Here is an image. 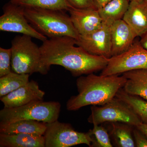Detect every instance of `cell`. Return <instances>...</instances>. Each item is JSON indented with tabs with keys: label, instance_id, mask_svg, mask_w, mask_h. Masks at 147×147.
Instances as JSON below:
<instances>
[{
	"label": "cell",
	"instance_id": "obj_1",
	"mask_svg": "<svg viewBox=\"0 0 147 147\" xmlns=\"http://www.w3.org/2000/svg\"><path fill=\"white\" fill-rule=\"evenodd\" d=\"M75 45L76 39L69 36L45 40L40 47L42 61L50 67L61 66L74 76L102 70L108 65L110 58L92 55Z\"/></svg>",
	"mask_w": 147,
	"mask_h": 147
},
{
	"label": "cell",
	"instance_id": "obj_2",
	"mask_svg": "<svg viewBox=\"0 0 147 147\" xmlns=\"http://www.w3.org/2000/svg\"><path fill=\"white\" fill-rule=\"evenodd\" d=\"M119 75L98 76L91 73L79 76L76 81L78 94L67 100V110L76 111L88 105H102L109 102L126 83V78Z\"/></svg>",
	"mask_w": 147,
	"mask_h": 147
},
{
	"label": "cell",
	"instance_id": "obj_3",
	"mask_svg": "<svg viewBox=\"0 0 147 147\" xmlns=\"http://www.w3.org/2000/svg\"><path fill=\"white\" fill-rule=\"evenodd\" d=\"M66 11L24 7V14L27 20L40 33L49 38L67 36L77 39L79 34Z\"/></svg>",
	"mask_w": 147,
	"mask_h": 147
},
{
	"label": "cell",
	"instance_id": "obj_4",
	"mask_svg": "<svg viewBox=\"0 0 147 147\" xmlns=\"http://www.w3.org/2000/svg\"><path fill=\"white\" fill-rule=\"evenodd\" d=\"M32 38L23 34L16 36L11 40L12 71L21 74L45 75L50 67L42 61L40 48L33 42Z\"/></svg>",
	"mask_w": 147,
	"mask_h": 147
},
{
	"label": "cell",
	"instance_id": "obj_5",
	"mask_svg": "<svg viewBox=\"0 0 147 147\" xmlns=\"http://www.w3.org/2000/svg\"><path fill=\"white\" fill-rule=\"evenodd\" d=\"M61 109V103L57 101H35L15 108H4L0 111V121L31 120L50 123L58 120Z\"/></svg>",
	"mask_w": 147,
	"mask_h": 147
},
{
	"label": "cell",
	"instance_id": "obj_6",
	"mask_svg": "<svg viewBox=\"0 0 147 147\" xmlns=\"http://www.w3.org/2000/svg\"><path fill=\"white\" fill-rule=\"evenodd\" d=\"M88 121L93 125L105 122L122 123L136 127L142 121L131 107L116 97L104 105L91 108Z\"/></svg>",
	"mask_w": 147,
	"mask_h": 147
},
{
	"label": "cell",
	"instance_id": "obj_7",
	"mask_svg": "<svg viewBox=\"0 0 147 147\" xmlns=\"http://www.w3.org/2000/svg\"><path fill=\"white\" fill-rule=\"evenodd\" d=\"M46 125L43 135L45 147H69L82 144L91 147L94 142L90 131H76L70 124L57 120Z\"/></svg>",
	"mask_w": 147,
	"mask_h": 147
},
{
	"label": "cell",
	"instance_id": "obj_8",
	"mask_svg": "<svg viewBox=\"0 0 147 147\" xmlns=\"http://www.w3.org/2000/svg\"><path fill=\"white\" fill-rule=\"evenodd\" d=\"M139 69H147V50L135 40L126 52L110 57L100 75L119 74Z\"/></svg>",
	"mask_w": 147,
	"mask_h": 147
},
{
	"label": "cell",
	"instance_id": "obj_9",
	"mask_svg": "<svg viewBox=\"0 0 147 147\" xmlns=\"http://www.w3.org/2000/svg\"><path fill=\"white\" fill-rule=\"evenodd\" d=\"M3 13L0 17L1 31L18 33L26 35L43 41L47 37L37 31L27 20L24 14V7L10 1L3 7Z\"/></svg>",
	"mask_w": 147,
	"mask_h": 147
},
{
	"label": "cell",
	"instance_id": "obj_10",
	"mask_svg": "<svg viewBox=\"0 0 147 147\" xmlns=\"http://www.w3.org/2000/svg\"><path fill=\"white\" fill-rule=\"evenodd\" d=\"M76 45L92 55L111 57L110 25L102 22L100 28L90 34L79 35Z\"/></svg>",
	"mask_w": 147,
	"mask_h": 147
},
{
	"label": "cell",
	"instance_id": "obj_11",
	"mask_svg": "<svg viewBox=\"0 0 147 147\" xmlns=\"http://www.w3.org/2000/svg\"><path fill=\"white\" fill-rule=\"evenodd\" d=\"M45 95V92L40 89L38 83L32 80L16 90L0 98V100L4 108H15L33 101L43 100Z\"/></svg>",
	"mask_w": 147,
	"mask_h": 147
},
{
	"label": "cell",
	"instance_id": "obj_12",
	"mask_svg": "<svg viewBox=\"0 0 147 147\" xmlns=\"http://www.w3.org/2000/svg\"><path fill=\"white\" fill-rule=\"evenodd\" d=\"M68 11L71 22L79 35L90 34L102 25V18L96 8L79 9L71 7Z\"/></svg>",
	"mask_w": 147,
	"mask_h": 147
},
{
	"label": "cell",
	"instance_id": "obj_13",
	"mask_svg": "<svg viewBox=\"0 0 147 147\" xmlns=\"http://www.w3.org/2000/svg\"><path fill=\"white\" fill-rule=\"evenodd\" d=\"M111 57L126 52L131 47L137 36L135 32L123 19L110 25Z\"/></svg>",
	"mask_w": 147,
	"mask_h": 147
},
{
	"label": "cell",
	"instance_id": "obj_14",
	"mask_svg": "<svg viewBox=\"0 0 147 147\" xmlns=\"http://www.w3.org/2000/svg\"><path fill=\"white\" fill-rule=\"evenodd\" d=\"M123 19L141 37L147 32V1H130Z\"/></svg>",
	"mask_w": 147,
	"mask_h": 147
},
{
	"label": "cell",
	"instance_id": "obj_15",
	"mask_svg": "<svg viewBox=\"0 0 147 147\" xmlns=\"http://www.w3.org/2000/svg\"><path fill=\"white\" fill-rule=\"evenodd\" d=\"M47 123L31 120H23L13 122H0V133L14 134L22 133L43 135Z\"/></svg>",
	"mask_w": 147,
	"mask_h": 147
},
{
	"label": "cell",
	"instance_id": "obj_16",
	"mask_svg": "<svg viewBox=\"0 0 147 147\" xmlns=\"http://www.w3.org/2000/svg\"><path fill=\"white\" fill-rule=\"evenodd\" d=\"M127 81L125 91L137 96L147 101V69H139L123 73Z\"/></svg>",
	"mask_w": 147,
	"mask_h": 147
},
{
	"label": "cell",
	"instance_id": "obj_17",
	"mask_svg": "<svg viewBox=\"0 0 147 147\" xmlns=\"http://www.w3.org/2000/svg\"><path fill=\"white\" fill-rule=\"evenodd\" d=\"M0 147H45L43 135L0 133Z\"/></svg>",
	"mask_w": 147,
	"mask_h": 147
},
{
	"label": "cell",
	"instance_id": "obj_18",
	"mask_svg": "<svg viewBox=\"0 0 147 147\" xmlns=\"http://www.w3.org/2000/svg\"><path fill=\"white\" fill-rule=\"evenodd\" d=\"M129 0H112L102 8L98 9L102 22L111 25L123 18L128 9Z\"/></svg>",
	"mask_w": 147,
	"mask_h": 147
},
{
	"label": "cell",
	"instance_id": "obj_19",
	"mask_svg": "<svg viewBox=\"0 0 147 147\" xmlns=\"http://www.w3.org/2000/svg\"><path fill=\"white\" fill-rule=\"evenodd\" d=\"M131 127L129 125L122 123H111V135L117 146H135Z\"/></svg>",
	"mask_w": 147,
	"mask_h": 147
},
{
	"label": "cell",
	"instance_id": "obj_20",
	"mask_svg": "<svg viewBox=\"0 0 147 147\" xmlns=\"http://www.w3.org/2000/svg\"><path fill=\"white\" fill-rule=\"evenodd\" d=\"M115 97L128 104L137 114L142 123L147 124V101L137 96L127 93L120 89Z\"/></svg>",
	"mask_w": 147,
	"mask_h": 147
},
{
	"label": "cell",
	"instance_id": "obj_21",
	"mask_svg": "<svg viewBox=\"0 0 147 147\" xmlns=\"http://www.w3.org/2000/svg\"><path fill=\"white\" fill-rule=\"evenodd\" d=\"M30 75L12 71L0 77V98L16 90L28 83Z\"/></svg>",
	"mask_w": 147,
	"mask_h": 147
},
{
	"label": "cell",
	"instance_id": "obj_22",
	"mask_svg": "<svg viewBox=\"0 0 147 147\" xmlns=\"http://www.w3.org/2000/svg\"><path fill=\"white\" fill-rule=\"evenodd\" d=\"M10 1L24 7H37L66 11L71 7L67 0H10Z\"/></svg>",
	"mask_w": 147,
	"mask_h": 147
},
{
	"label": "cell",
	"instance_id": "obj_23",
	"mask_svg": "<svg viewBox=\"0 0 147 147\" xmlns=\"http://www.w3.org/2000/svg\"><path fill=\"white\" fill-rule=\"evenodd\" d=\"M93 125L92 129L90 130L92 135L94 137H93L94 142L91 147H113L107 129L99 125Z\"/></svg>",
	"mask_w": 147,
	"mask_h": 147
},
{
	"label": "cell",
	"instance_id": "obj_24",
	"mask_svg": "<svg viewBox=\"0 0 147 147\" xmlns=\"http://www.w3.org/2000/svg\"><path fill=\"white\" fill-rule=\"evenodd\" d=\"M11 49L0 47V77L12 71Z\"/></svg>",
	"mask_w": 147,
	"mask_h": 147
},
{
	"label": "cell",
	"instance_id": "obj_25",
	"mask_svg": "<svg viewBox=\"0 0 147 147\" xmlns=\"http://www.w3.org/2000/svg\"><path fill=\"white\" fill-rule=\"evenodd\" d=\"M135 146L137 147H147V137L136 127L133 129Z\"/></svg>",
	"mask_w": 147,
	"mask_h": 147
},
{
	"label": "cell",
	"instance_id": "obj_26",
	"mask_svg": "<svg viewBox=\"0 0 147 147\" xmlns=\"http://www.w3.org/2000/svg\"><path fill=\"white\" fill-rule=\"evenodd\" d=\"M72 7L79 9L95 8L93 0H67Z\"/></svg>",
	"mask_w": 147,
	"mask_h": 147
},
{
	"label": "cell",
	"instance_id": "obj_27",
	"mask_svg": "<svg viewBox=\"0 0 147 147\" xmlns=\"http://www.w3.org/2000/svg\"><path fill=\"white\" fill-rule=\"evenodd\" d=\"M95 7L96 9L102 8L112 0H93Z\"/></svg>",
	"mask_w": 147,
	"mask_h": 147
},
{
	"label": "cell",
	"instance_id": "obj_28",
	"mask_svg": "<svg viewBox=\"0 0 147 147\" xmlns=\"http://www.w3.org/2000/svg\"><path fill=\"white\" fill-rule=\"evenodd\" d=\"M136 127L140 131H142V133L144 134L147 137V124L142 123Z\"/></svg>",
	"mask_w": 147,
	"mask_h": 147
},
{
	"label": "cell",
	"instance_id": "obj_29",
	"mask_svg": "<svg viewBox=\"0 0 147 147\" xmlns=\"http://www.w3.org/2000/svg\"><path fill=\"white\" fill-rule=\"evenodd\" d=\"M139 41L141 45L147 50V32L141 37V39Z\"/></svg>",
	"mask_w": 147,
	"mask_h": 147
},
{
	"label": "cell",
	"instance_id": "obj_30",
	"mask_svg": "<svg viewBox=\"0 0 147 147\" xmlns=\"http://www.w3.org/2000/svg\"><path fill=\"white\" fill-rule=\"evenodd\" d=\"M129 1H132V0H129Z\"/></svg>",
	"mask_w": 147,
	"mask_h": 147
},
{
	"label": "cell",
	"instance_id": "obj_31",
	"mask_svg": "<svg viewBox=\"0 0 147 147\" xmlns=\"http://www.w3.org/2000/svg\"><path fill=\"white\" fill-rule=\"evenodd\" d=\"M146 1H147V0H146Z\"/></svg>",
	"mask_w": 147,
	"mask_h": 147
}]
</instances>
